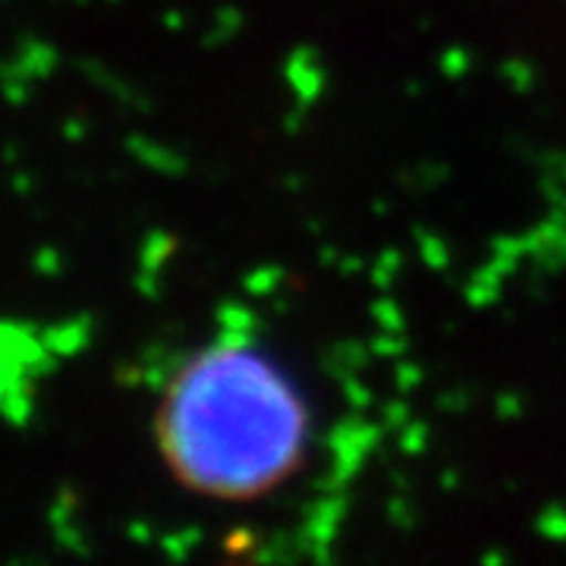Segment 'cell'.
Here are the masks:
<instances>
[{"instance_id": "6da1fadb", "label": "cell", "mask_w": 566, "mask_h": 566, "mask_svg": "<svg viewBox=\"0 0 566 566\" xmlns=\"http://www.w3.org/2000/svg\"><path fill=\"white\" fill-rule=\"evenodd\" d=\"M155 431L182 488L240 504L271 494L303 469L312 409L271 349L218 340L177 371Z\"/></svg>"}]
</instances>
